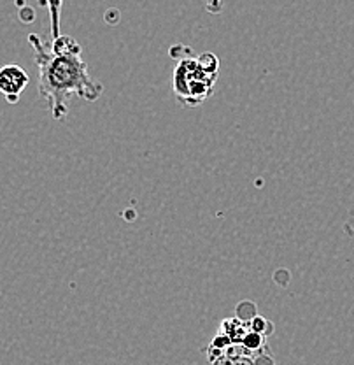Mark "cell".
I'll use <instances>...</instances> for the list:
<instances>
[{
	"label": "cell",
	"mask_w": 354,
	"mask_h": 365,
	"mask_svg": "<svg viewBox=\"0 0 354 365\" xmlns=\"http://www.w3.org/2000/svg\"><path fill=\"white\" fill-rule=\"evenodd\" d=\"M28 43L39 68V93L55 120H66L72 97L88 102L100 98L104 86L90 76L81 51H53L37 34H30Z\"/></svg>",
	"instance_id": "1"
},
{
	"label": "cell",
	"mask_w": 354,
	"mask_h": 365,
	"mask_svg": "<svg viewBox=\"0 0 354 365\" xmlns=\"http://www.w3.org/2000/svg\"><path fill=\"white\" fill-rule=\"evenodd\" d=\"M218 78L219 74L205 71L197 58L181 56L174 71V93L182 106L195 108L211 97Z\"/></svg>",
	"instance_id": "2"
},
{
	"label": "cell",
	"mask_w": 354,
	"mask_h": 365,
	"mask_svg": "<svg viewBox=\"0 0 354 365\" xmlns=\"http://www.w3.org/2000/svg\"><path fill=\"white\" fill-rule=\"evenodd\" d=\"M30 78L20 66H4L0 68V93L9 104H18L21 93L28 86Z\"/></svg>",
	"instance_id": "3"
},
{
	"label": "cell",
	"mask_w": 354,
	"mask_h": 365,
	"mask_svg": "<svg viewBox=\"0 0 354 365\" xmlns=\"http://www.w3.org/2000/svg\"><path fill=\"white\" fill-rule=\"evenodd\" d=\"M222 329H223L222 334H224V336H227L231 342H241L242 337L246 336L247 332V325L246 323H242L239 318L224 319Z\"/></svg>",
	"instance_id": "4"
},
{
	"label": "cell",
	"mask_w": 354,
	"mask_h": 365,
	"mask_svg": "<svg viewBox=\"0 0 354 365\" xmlns=\"http://www.w3.org/2000/svg\"><path fill=\"white\" fill-rule=\"evenodd\" d=\"M49 11V21H51V37L60 36V14H62L63 0H44Z\"/></svg>",
	"instance_id": "5"
},
{
	"label": "cell",
	"mask_w": 354,
	"mask_h": 365,
	"mask_svg": "<svg viewBox=\"0 0 354 365\" xmlns=\"http://www.w3.org/2000/svg\"><path fill=\"white\" fill-rule=\"evenodd\" d=\"M265 341H266L265 336H261V334L249 330V332H246V336L242 337L241 344H242V348L246 349V353L247 351H258L261 346H265Z\"/></svg>",
	"instance_id": "6"
},
{
	"label": "cell",
	"mask_w": 354,
	"mask_h": 365,
	"mask_svg": "<svg viewBox=\"0 0 354 365\" xmlns=\"http://www.w3.org/2000/svg\"><path fill=\"white\" fill-rule=\"evenodd\" d=\"M249 330H253V332H258L261 334V336H269L270 332H272V323L269 322V319L261 318V317H254L253 319H249Z\"/></svg>",
	"instance_id": "7"
},
{
	"label": "cell",
	"mask_w": 354,
	"mask_h": 365,
	"mask_svg": "<svg viewBox=\"0 0 354 365\" xmlns=\"http://www.w3.org/2000/svg\"><path fill=\"white\" fill-rule=\"evenodd\" d=\"M205 9L209 14H219L223 9V0H205Z\"/></svg>",
	"instance_id": "8"
},
{
	"label": "cell",
	"mask_w": 354,
	"mask_h": 365,
	"mask_svg": "<svg viewBox=\"0 0 354 365\" xmlns=\"http://www.w3.org/2000/svg\"><path fill=\"white\" fill-rule=\"evenodd\" d=\"M234 365H254V362H251V360L247 359V355H242L241 359L235 360Z\"/></svg>",
	"instance_id": "9"
}]
</instances>
